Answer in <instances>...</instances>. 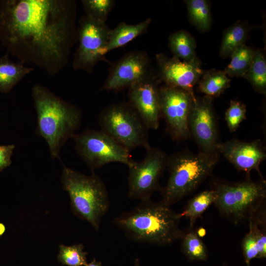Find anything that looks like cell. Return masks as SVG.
Returning a JSON list of instances; mask_svg holds the SVG:
<instances>
[{
  "instance_id": "6da1fadb",
  "label": "cell",
  "mask_w": 266,
  "mask_h": 266,
  "mask_svg": "<svg viewBox=\"0 0 266 266\" xmlns=\"http://www.w3.org/2000/svg\"><path fill=\"white\" fill-rule=\"evenodd\" d=\"M73 0H0V41L20 62L54 75L77 41Z\"/></svg>"
},
{
  "instance_id": "7a4b0ae2",
  "label": "cell",
  "mask_w": 266,
  "mask_h": 266,
  "mask_svg": "<svg viewBox=\"0 0 266 266\" xmlns=\"http://www.w3.org/2000/svg\"><path fill=\"white\" fill-rule=\"evenodd\" d=\"M181 218L170 206L149 199L117 216L114 223L133 241L165 246L181 238Z\"/></svg>"
},
{
  "instance_id": "3957f363",
  "label": "cell",
  "mask_w": 266,
  "mask_h": 266,
  "mask_svg": "<svg viewBox=\"0 0 266 266\" xmlns=\"http://www.w3.org/2000/svg\"><path fill=\"white\" fill-rule=\"evenodd\" d=\"M32 94L37 114L36 133L46 141L51 156L59 158L61 148L80 126V110L39 84L33 86Z\"/></svg>"
},
{
  "instance_id": "277c9868",
  "label": "cell",
  "mask_w": 266,
  "mask_h": 266,
  "mask_svg": "<svg viewBox=\"0 0 266 266\" xmlns=\"http://www.w3.org/2000/svg\"><path fill=\"white\" fill-rule=\"evenodd\" d=\"M73 213L96 231L109 208L108 192L103 180L94 171L88 175L64 166L61 176Z\"/></svg>"
},
{
  "instance_id": "5b68a950",
  "label": "cell",
  "mask_w": 266,
  "mask_h": 266,
  "mask_svg": "<svg viewBox=\"0 0 266 266\" xmlns=\"http://www.w3.org/2000/svg\"><path fill=\"white\" fill-rule=\"evenodd\" d=\"M217 162L201 152L188 151L168 156L169 176L161 189V201L170 206L192 192L211 174Z\"/></svg>"
},
{
  "instance_id": "8992f818",
  "label": "cell",
  "mask_w": 266,
  "mask_h": 266,
  "mask_svg": "<svg viewBox=\"0 0 266 266\" xmlns=\"http://www.w3.org/2000/svg\"><path fill=\"white\" fill-rule=\"evenodd\" d=\"M236 183H219L212 189L214 203L221 214L235 224L249 219L263 208L266 198L265 179L254 181L249 177Z\"/></svg>"
},
{
  "instance_id": "52a82bcc",
  "label": "cell",
  "mask_w": 266,
  "mask_h": 266,
  "mask_svg": "<svg viewBox=\"0 0 266 266\" xmlns=\"http://www.w3.org/2000/svg\"><path fill=\"white\" fill-rule=\"evenodd\" d=\"M99 122L101 130L129 151L150 146L149 129L129 103H114L106 107L100 113Z\"/></svg>"
},
{
  "instance_id": "ba28073f",
  "label": "cell",
  "mask_w": 266,
  "mask_h": 266,
  "mask_svg": "<svg viewBox=\"0 0 266 266\" xmlns=\"http://www.w3.org/2000/svg\"><path fill=\"white\" fill-rule=\"evenodd\" d=\"M78 154L92 171L111 163L127 166L130 151L102 130H88L72 137Z\"/></svg>"
},
{
  "instance_id": "9c48e42d",
  "label": "cell",
  "mask_w": 266,
  "mask_h": 266,
  "mask_svg": "<svg viewBox=\"0 0 266 266\" xmlns=\"http://www.w3.org/2000/svg\"><path fill=\"white\" fill-rule=\"evenodd\" d=\"M110 30L105 23L85 15L80 17L77 26L78 46L72 63L74 69L90 73L98 62L104 60Z\"/></svg>"
},
{
  "instance_id": "30bf717a",
  "label": "cell",
  "mask_w": 266,
  "mask_h": 266,
  "mask_svg": "<svg viewBox=\"0 0 266 266\" xmlns=\"http://www.w3.org/2000/svg\"><path fill=\"white\" fill-rule=\"evenodd\" d=\"M141 161L132 160L128 166V196L141 201L150 199L161 190L160 179L167 166L168 156L162 150L149 146Z\"/></svg>"
},
{
  "instance_id": "8fae6325",
  "label": "cell",
  "mask_w": 266,
  "mask_h": 266,
  "mask_svg": "<svg viewBox=\"0 0 266 266\" xmlns=\"http://www.w3.org/2000/svg\"><path fill=\"white\" fill-rule=\"evenodd\" d=\"M159 95L161 116L165 120L168 132L174 140L187 139L191 135L189 116L196 96L166 85L159 88Z\"/></svg>"
},
{
  "instance_id": "7c38bea8",
  "label": "cell",
  "mask_w": 266,
  "mask_h": 266,
  "mask_svg": "<svg viewBox=\"0 0 266 266\" xmlns=\"http://www.w3.org/2000/svg\"><path fill=\"white\" fill-rule=\"evenodd\" d=\"M212 99L206 96L196 98L190 112L188 125L200 152L218 161L220 143Z\"/></svg>"
},
{
  "instance_id": "4fadbf2b",
  "label": "cell",
  "mask_w": 266,
  "mask_h": 266,
  "mask_svg": "<svg viewBox=\"0 0 266 266\" xmlns=\"http://www.w3.org/2000/svg\"><path fill=\"white\" fill-rule=\"evenodd\" d=\"M150 63L145 52L127 53L112 66L102 90L117 92L146 79L150 76Z\"/></svg>"
},
{
  "instance_id": "5bb4252c",
  "label": "cell",
  "mask_w": 266,
  "mask_h": 266,
  "mask_svg": "<svg viewBox=\"0 0 266 266\" xmlns=\"http://www.w3.org/2000/svg\"><path fill=\"white\" fill-rule=\"evenodd\" d=\"M156 59L160 77L165 85L183 89L195 96L194 87L203 73L198 57L185 62L159 53Z\"/></svg>"
},
{
  "instance_id": "9a60e30c",
  "label": "cell",
  "mask_w": 266,
  "mask_h": 266,
  "mask_svg": "<svg viewBox=\"0 0 266 266\" xmlns=\"http://www.w3.org/2000/svg\"><path fill=\"white\" fill-rule=\"evenodd\" d=\"M129 88V103L148 129L157 130L162 116L159 88L155 79L150 75Z\"/></svg>"
},
{
  "instance_id": "2e32d148",
  "label": "cell",
  "mask_w": 266,
  "mask_h": 266,
  "mask_svg": "<svg viewBox=\"0 0 266 266\" xmlns=\"http://www.w3.org/2000/svg\"><path fill=\"white\" fill-rule=\"evenodd\" d=\"M219 152L237 169L245 172L247 177L251 170H255L261 179H264L259 167L266 158V153L260 140L248 142L237 139L228 140L220 143Z\"/></svg>"
},
{
  "instance_id": "e0dca14e",
  "label": "cell",
  "mask_w": 266,
  "mask_h": 266,
  "mask_svg": "<svg viewBox=\"0 0 266 266\" xmlns=\"http://www.w3.org/2000/svg\"><path fill=\"white\" fill-rule=\"evenodd\" d=\"M33 70L24 64L10 59L8 54L0 57V92L6 94L25 76Z\"/></svg>"
},
{
  "instance_id": "ac0fdd59",
  "label": "cell",
  "mask_w": 266,
  "mask_h": 266,
  "mask_svg": "<svg viewBox=\"0 0 266 266\" xmlns=\"http://www.w3.org/2000/svg\"><path fill=\"white\" fill-rule=\"evenodd\" d=\"M151 22L148 18L135 24L125 22L119 23L115 28L110 30L107 45V51L123 47L140 35L145 33Z\"/></svg>"
},
{
  "instance_id": "d6986e66",
  "label": "cell",
  "mask_w": 266,
  "mask_h": 266,
  "mask_svg": "<svg viewBox=\"0 0 266 266\" xmlns=\"http://www.w3.org/2000/svg\"><path fill=\"white\" fill-rule=\"evenodd\" d=\"M249 29L247 24L239 20L225 29L223 32L219 54L221 57H230L237 48L245 44Z\"/></svg>"
},
{
  "instance_id": "ffe728a7",
  "label": "cell",
  "mask_w": 266,
  "mask_h": 266,
  "mask_svg": "<svg viewBox=\"0 0 266 266\" xmlns=\"http://www.w3.org/2000/svg\"><path fill=\"white\" fill-rule=\"evenodd\" d=\"M230 82L224 71L214 69L203 72L198 82L199 91L212 99L224 93L230 87Z\"/></svg>"
},
{
  "instance_id": "44dd1931",
  "label": "cell",
  "mask_w": 266,
  "mask_h": 266,
  "mask_svg": "<svg viewBox=\"0 0 266 266\" xmlns=\"http://www.w3.org/2000/svg\"><path fill=\"white\" fill-rule=\"evenodd\" d=\"M169 47L173 57L180 60L189 62L197 57L196 41L186 31L179 30L172 33L169 37Z\"/></svg>"
},
{
  "instance_id": "7402d4cb",
  "label": "cell",
  "mask_w": 266,
  "mask_h": 266,
  "mask_svg": "<svg viewBox=\"0 0 266 266\" xmlns=\"http://www.w3.org/2000/svg\"><path fill=\"white\" fill-rule=\"evenodd\" d=\"M184 1L191 24L200 32L209 31L212 26L209 2L206 0H186Z\"/></svg>"
},
{
  "instance_id": "603a6c76",
  "label": "cell",
  "mask_w": 266,
  "mask_h": 266,
  "mask_svg": "<svg viewBox=\"0 0 266 266\" xmlns=\"http://www.w3.org/2000/svg\"><path fill=\"white\" fill-rule=\"evenodd\" d=\"M255 49L245 44L235 50L230 56L231 61L224 70L229 77H242L252 63Z\"/></svg>"
},
{
  "instance_id": "cb8c5ba5",
  "label": "cell",
  "mask_w": 266,
  "mask_h": 266,
  "mask_svg": "<svg viewBox=\"0 0 266 266\" xmlns=\"http://www.w3.org/2000/svg\"><path fill=\"white\" fill-rule=\"evenodd\" d=\"M215 200V194L213 189L202 191L188 201L180 215L181 217L187 218L190 221V226L193 227L197 220L214 203Z\"/></svg>"
},
{
  "instance_id": "d4e9b609",
  "label": "cell",
  "mask_w": 266,
  "mask_h": 266,
  "mask_svg": "<svg viewBox=\"0 0 266 266\" xmlns=\"http://www.w3.org/2000/svg\"><path fill=\"white\" fill-rule=\"evenodd\" d=\"M258 92L265 94L266 92V59L264 52L255 50L251 66L244 76Z\"/></svg>"
},
{
  "instance_id": "484cf974",
  "label": "cell",
  "mask_w": 266,
  "mask_h": 266,
  "mask_svg": "<svg viewBox=\"0 0 266 266\" xmlns=\"http://www.w3.org/2000/svg\"><path fill=\"white\" fill-rule=\"evenodd\" d=\"M180 239L181 240L182 251L189 261H202L208 259L206 247L196 231H184Z\"/></svg>"
},
{
  "instance_id": "4316f807",
  "label": "cell",
  "mask_w": 266,
  "mask_h": 266,
  "mask_svg": "<svg viewBox=\"0 0 266 266\" xmlns=\"http://www.w3.org/2000/svg\"><path fill=\"white\" fill-rule=\"evenodd\" d=\"M88 253L84 251L82 244L71 246L61 244L57 255L58 261L67 266H85L87 263Z\"/></svg>"
},
{
  "instance_id": "83f0119b",
  "label": "cell",
  "mask_w": 266,
  "mask_h": 266,
  "mask_svg": "<svg viewBox=\"0 0 266 266\" xmlns=\"http://www.w3.org/2000/svg\"><path fill=\"white\" fill-rule=\"evenodd\" d=\"M85 15L95 20L105 23L113 8L115 1L113 0H81Z\"/></svg>"
},
{
  "instance_id": "f1b7e54d",
  "label": "cell",
  "mask_w": 266,
  "mask_h": 266,
  "mask_svg": "<svg viewBox=\"0 0 266 266\" xmlns=\"http://www.w3.org/2000/svg\"><path fill=\"white\" fill-rule=\"evenodd\" d=\"M245 104L237 100H231L225 113V120L229 130L234 132L246 118Z\"/></svg>"
},
{
  "instance_id": "f546056e",
  "label": "cell",
  "mask_w": 266,
  "mask_h": 266,
  "mask_svg": "<svg viewBox=\"0 0 266 266\" xmlns=\"http://www.w3.org/2000/svg\"><path fill=\"white\" fill-rule=\"evenodd\" d=\"M242 248L246 266H250V262L252 259L259 257L256 239L250 229L242 240Z\"/></svg>"
},
{
  "instance_id": "4dcf8cb0",
  "label": "cell",
  "mask_w": 266,
  "mask_h": 266,
  "mask_svg": "<svg viewBox=\"0 0 266 266\" xmlns=\"http://www.w3.org/2000/svg\"><path fill=\"white\" fill-rule=\"evenodd\" d=\"M14 148L15 146L13 144H0V171L11 165V158Z\"/></svg>"
},
{
  "instance_id": "1f68e13d",
  "label": "cell",
  "mask_w": 266,
  "mask_h": 266,
  "mask_svg": "<svg viewBox=\"0 0 266 266\" xmlns=\"http://www.w3.org/2000/svg\"><path fill=\"white\" fill-rule=\"evenodd\" d=\"M85 266H103L101 263L99 261H97L95 258H94L91 262L87 263Z\"/></svg>"
},
{
  "instance_id": "d6a6232c",
  "label": "cell",
  "mask_w": 266,
  "mask_h": 266,
  "mask_svg": "<svg viewBox=\"0 0 266 266\" xmlns=\"http://www.w3.org/2000/svg\"><path fill=\"white\" fill-rule=\"evenodd\" d=\"M197 235L200 238L203 237L206 233L205 230L203 228H200L197 232Z\"/></svg>"
},
{
  "instance_id": "836d02e7",
  "label": "cell",
  "mask_w": 266,
  "mask_h": 266,
  "mask_svg": "<svg viewBox=\"0 0 266 266\" xmlns=\"http://www.w3.org/2000/svg\"><path fill=\"white\" fill-rule=\"evenodd\" d=\"M5 231V227L3 224L0 223V236H1Z\"/></svg>"
},
{
  "instance_id": "e575fe53",
  "label": "cell",
  "mask_w": 266,
  "mask_h": 266,
  "mask_svg": "<svg viewBox=\"0 0 266 266\" xmlns=\"http://www.w3.org/2000/svg\"><path fill=\"white\" fill-rule=\"evenodd\" d=\"M134 266H140L139 260L137 258L134 261Z\"/></svg>"
},
{
  "instance_id": "d590c367",
  "label": "cell",
  "mask_w": 266,
  "mask_h": 266,
  "mask_svg": "<svg viewBox=\"0 0 266 266\" xmlns=\"http://www.w3.org/2000/svg\"><path fill=\"white\" fill-rule=\"evenodd\" d=\"M223 266H228L226 263H224L223 264Z\"/></svg>"
}]
</instances>
